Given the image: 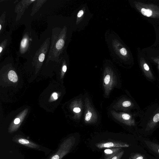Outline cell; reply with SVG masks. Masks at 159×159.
<instances>
[{"label":"cell","instance_id":"cell-1","mask_svg":"<svg viewBox=\"0 0 159 159\" xmlns=\"http://www.w3.org/2000/svg\"><path fill=\"white\" fill-rule=\"evenodd\" d=\"M136 8L143 15L154 18H159V7L151 3L135 2Z\"/></svg>","mask_w":159,"mask_h":159},{"label":"cell","instance_id":"cell-2","mask_svg":"<svg viewBox=\"0 0 159 159\" xmlns=\"http://www.w3.org/2000/svg\"><path fill=\"white\" fill-rule=\"evenodd\" d=\"M140 64L142 71L146 77L151 80H154L155 78L152 72L148 65L143 58H140Z\"/></svg>","mask_w":159,"mask_h":159},{"label":"cell","instance_id":"cell-3","mask_svg":"<svg viewBox=\"0 0 159 159\" xmlns=\"http://www.w3.org/2000/svg\"><path fill=\"white\" fill-rule=\"evenodd\" d=\"M96 146L99 149H102L105 148H127L129 146V145L123 143L108 142L98 144L96 145Z\"/></svg>","mask_w":159,"mask_h":159},{"label":"cell","instance_id":"cell-4","mask_svg":"<svg viewBox=\"0 0 159 159\" xmlns=\"http://www.w3.org/2000/svg\"><path fill=\"white\" fill-rule=\"evenodd\" d=\"M159 122V108L151 118L147 126L148 130L154 128Z\"/></svg>","mask_w":159,"mask_h":159},{"label":"cell","instance_id":"cell-5","mask_svg":"<svg viewBox=\"0 0 159 159\" xmlns=\"http://www.w3.org/2000/svg\"><path fill=\"white\" fill-rule=\"evenodd\" d=\"M121 148H114L112 149H106L105 150L104 153L107 157L111 155H115L120 152Z\"/></svg>","mask_w":159,"mask_h":159},{"label":"cell","instance_id":"cell-6","mask_svg":"<svg viewBox=\"0 0 159 159\" xmlns=\"http://www.w3.org/2000/svg\"><path fill=\"white\" fill-rule=\"evenodd\" d=\"M145 142L150 149L159 154V145L158 144L147 141Z\"/></svg>","mask_w":159,"mask_h":159},{"label":"cell","instance_id":"cell-7","mask_svg":"<svg viewBox=\"0 0 159 159\" xmlns=\"http://www.w3.org/2000/svg\"><path fill=\"white\" fill-rule=\"evenodd\" d=\"M9 79L11 82L16 83L18 81V77L16 73L13 70H11L8 73Z\"/></svg>","mask_w":159,"mask_h":159},{"label":"cell","instance_id":"cell-8","mask_svg":"<svg viewBox=\"0 0 159 159\" xmlns=\"http://www.w3.org/2000/svg\"><path fill=\"white\" fill-rule=\"evenodd\" d=\"M64 42L63 39H61L59 40L57 42L56 47V49L58 50L61 49L62 47H64Z\"/></svg>","mask_w":159,"mask_h":159},{"label":"cell","instance_id":"cell-9","mask_svg":"<svg viewBox=\"0 0 159 159\" xmlns=\"http://www.w3.org/2000/svg\"><path fill=\"white\" fill-rule=\"evenodd\" d=\"M124 153V151H120L119 153L117 154L111 159H121L122 157L123 156Z\"/></svg>","mask_w":159,"mask_h":159},{"label":"cell","instance_id":"cell-10","mask_svg":"<svg viewBox=\"0 0 159 159\" xmlns=\"http://www.w3.org/2000/svg\"><path fill=\"white\" fill-rule=\"evenodd\" d=\"M28 42V39L27 38H24L22 40L21 44V47L22 48H25Z\"/></svg>","mask_w":159,"mask_h":159},{"label":"cell","instance_id":"cell-11","mask_svg":"<svg viewBox=\"0 0 159 159\" xmlns=\"http://www.w3.org/2000/svg\"><path fill=\"white\" fill-rule=\"evenodd\" d=\"M123 106L124 107H129L132 106L131 102L129 101H125L123 103Z\"/></svg>","mask_w":159,"mask_h":159},{"label":"cell","instance_id":"cell-12","mask_svg":"<svg viewBox=\"0 0 159 159\" xmlns=\"http://www.w3.org/2000/svg\"><path fill=\"white\" fill-rule=\"evenodd\" d=\"M121 54L123 55V56H125L127 54V52L126 49L125 48H122L120 50Z\"/></svg>","mask_w":159,"mask_h":159},{"label":"cell","instance_id":"cell-13","mask_svg":"<svg viewBox=\"0 0 159 159\" xmlns=\"http://www.w3.org/2000/svg\"><path fill=\"white\" fill-rule=\"evenodd\" d=\"M18 142L22 144H28L29 143V142L28 140L21 139L18 140Z\"/></svg>","mask_w":159,"mask_h":159},{"label":"cell","instance_id":"cell-14","mask_svg":"<svg viewBox=\"0 0 159 159\" xmlns=\"http://www.w3.org/2000/svg\"><path fill=\"white\" fill-rule=\"evenodd\" d=\"M110 76L109 75H107L105 77L104 79V82L106 85H108L110 82Z\"/></svg>","mask_w":159,"mask_h":159},{"label":"cell","instance_id":"cell-15","mask_svg":"<svg viewBox=\"0 0 159 159\" xmlns=\"http://www.w3.org/2000/svg\"><path fill=\"white\" fill-rule=\"evenodd\" d=\"M92 116V113L90 112H88L86 115L85 120L87 121H89L91 119Z\"/></svg>","mask_w":159,"mask_h":159},{"label":"cell","instance_id":"cell-16","mask_svg":"<svg viewBox=\"0 0 159 159\" xmlns=\"http://www.w3.org/2000/svg\"><path fill=\"white\" fill-rule=\"evenodd\" d=\"M45 58V54L42 53L40 55L39 59V60L40 62H43Z\"/></svg>","mask_w":159,"mask_h":159},{"label":"cell","instance_id":"cell-17","mask_svg":"<svg viewBox=\"0 0 159 159\" xmlns=\"http://www.w3.org/2000/svg\"><path fill=\"white\" fill-rule=\"evenodd\" d=\"M152 60L155 62L156 63L158 64V68L159 70V57L153 58Z\"/></svg>","mask_w":159,"mask_h":159},{"label":"cell","instance_id":"cell-18","mask_svg":"<svg viewBox=\"0 0 159 159\" xmlns=\"http://www.w3.org/2000/svg\"><path fill=\"white\" fill-rule=\"evenodd\" d=\"M84 14V11L83 10H81L77 14V17H82Z\"/></svg>","mask_w":159,"mask_h":159},{"label":"cell","instance_id":"cell-19","mask_svg":"<svg viewBox=\"0 0 159 159\" xmlns=\"http://www.w3.org/2000/svg\"><path fill=\"white\" fill-rule=\"evenodd\" d=\"M73 111L76 113H79L81 112V109L79 108H75L73 110Z\"/></svg>","mask_w":159,"mask_h":159},{"label":"cell","instance_id":"cell-20","mask_svg":"<svg viewBox=\"0 0 159 159\" xmlns=\"http://www.w3.org/2000/svg\"><path fill=\"white\" fill-rule=\"evenodd\" d=\"M20 121V120L19 118H17L14 121V123L15 124H19Z\"/></svg>","mask_w":159,"mask_h":159},{"label":"cell","instance_id":"cell-21","mask_svg":"<svg viewBox=\"0 0 159 159\" xmlns=\"http://www.w3.org/2000/svg\"><path fill=\"white\" fill-rule=\"evenodd\" d=\"M53 97L55 99H58V94L56 93H54L52 95Z\"/></svg>","mask_w":159,"mask_h":159},{"label":"cell","instance_id":"cell-22","mask_svg":"<svg viewBox=\"0 0 159 159\" xmlns=\"http://www.w3.org/2000/svg\"><path fill=\"white\" fill-rule=\"evenodd\" d=\"M60 157L58 155H55L51 159H59Z\"/></svg>","mask_w":159,"mask_h":159},{"label":"cell","instance_id":"cell-23","mask_svg":"<svg viewBox=\"0 0 159 159\" xmlns=\"http://www.w3.org/2000/svg\"><path fill=\"white\" fill-rule=\"evenodd\" d=\"M66 69H67V68H66V66L65 65L62 68L63 71L64 72H66Z\"/></svg>","mask_w":159,"mask_h":159},{"label":"cell","instance_id":"cell-24","mask_svg":"<svg viewBox=\"0 0 159 159\" xmlns=\"http://www.w3.org/2000/svg\"><path fill=\"white\" fill-rule=\"evenodd\" d=\"M115 156V155H111V156L107 157L105 159H111Z\"/></svg>","mask_w":159,"mask_h":159},{"label":"cell","instance_id":"cell-25","mask_svg":"<svg viewBox=\"0 0 159 159\" xmlns=\"http://www.w3.org/2000/svg\"><path fill=\"white\" fill-rule=\"evenodd\" d=\"M136 159H143V157L142 156H140L136 158Z\"/></svg>","mask_w":159,"mask_h":159},{"label":"cell","instance_id":"cell-26","mask_svg":"<svg viewBox=\"0 0 159 159\" xmlns=\"http://www.w3.org/2000/svg\"><path fill=\"white\" fill-rule=\"evenodd\" d=\"M3 50V48L2 47H0V53H1Z\"/></svg>","mask_w":159,"mask_h":159},{"label":"cell","instance_id":"cell-27","mask_svg":"<svg viewBox=\"0 0 159 159\" xmlns=\"http://www.w3.org/2000/svg\"><path fill=\"white\" fill-rule=\"evenodd\" d=\"M1 25H0V30H1Z\"/></svg>","mask_w":159,"mask_h":159},{"label":"cell","instance_id":"cell-28","mask_svg":"<svg viewBox=\"0 0 159 159\" xmlns=\"http://www.w3.org/2000/svg\"><path fill=\"white\" fill-rule=\"evenodd\" d=\"M129 159H131L130 158H129Z\"/></svg>","mask_w":159,"mask_h":159}]
</instances>
